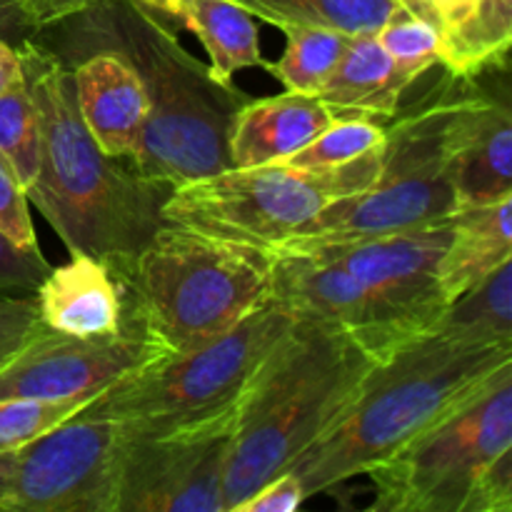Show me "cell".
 <instances>
[{
  "label": "cell",
  "instance_id": "9a60e30c",
  "mask_svg": "<svg viewBox=\"0 0 512 512\" xmlns=\"http://www.w3.org/2000/svg\"><path fill=\"white\" fill-rule=\"evenodd\" d=\"M270 295L295 320H315L348 333L370 355L368 298L348 265L320 250H273Z\"/></svg>",
  "mask_w": 512,
  "mask_h": 512
},
{
  "label": "cell",
  "instance_id": "83f0119b",
  "mask_svg": "<svg viewBox=\"0 0 512 512\" xmlns=\"http://www.w3.org/2000/svg\"><path fill=\"white\" fill-rule=\"evenodd\" d=\"M93 398H3L0 400V453H15L73 418Z\"/></svg>",
  "mask_w": 512,
  "mask_h": 512
},
{
  "label": "cell",
  "instance_id": "6da1fadb",
  "mask_svg": "<svg viewBox=\"0 0 512 512\" xmlns=\"http://www.w3.org/2000/svg\"><path fill=\"white\" fill-rule=\"evenodd\" d=\"M35 40L55 55L113 50L133 65L150 105L128 160L140 175L178 188L233 168L230 123L248 95L235 85L215 83L208 65L183 48L158 10L140 0H90L40 30Z\"/></svg>",
  "mask_w": 512,
  "mask_h": 512
},
{
  "label": "cell",
  "instance_id": "44dd1931",
  "mask_svg": "<svg viewBox=\"0 0 512 512\" xmlns=\"http://www.w3.org/2000/svg\"><path fill=\"white\" fill-rule=\"evenodd\" d=\"M512 260V198L453 215L450 240L440 258V290L448 305Z\"/></svg>",
  "mask_w": 512,
  "mask_h": 512
},
{
  "label": "cell",
  "instance_id": "d6986e66",
  "mask_svg": "<svg viewBox=\"0 0 512 512\" xmlns=\"http://www.w3.org/2000/svg\"><path fill=\"white\" fill-rule=\"evenodd\" d=\"M413 80L385 53L378 33L353 35L318 98L335 120L393 118Z\"/></svg>",
  "mask_w": 512,
  "mask_h": 512
},
{
  "label": "cell",
  "instance_id": "ffe728a7",
  "mask_svg": "<svg viewBox=\"0 0 512 512\" xmlns=\"http://www.w3.org/2000/svg\"><path fill=\"white\" fill-rule=\"evenodd\" d=\"M165 18L190 30L208 53V73L215 83L233 85L243 68H265L258 23L233 0H140Z\"/></svg>",
  "mask_w": 512,
  "mask_h": 512
},
{
  "label": "cell",
  "instance_id": "7a4b0ae2",
  "mask_svg": "<svg viewBox=\"0 0 512 512\" xmlns=\"http://www.w3.org/2000/svg\"><path fill=\"white\" fill-rule=\"evenodd\" d=\"M18 53L40 120V168L25 198L70 253L93 255L120 278L165 225L175 185L145 178L98 148L80 118L70 65L53 50L28 40Z\"/></svg>",
  "mask_w": 512,
  "mask_h": 512
},
{
  "label": "cell",
  "instance_id": "603a6c76",
  "mask_svg": "<svg viewBox=\"0 0 512 512\" xmlns=\"http://www.w3.org/2000/svg\"><path fill=\"white\" fill-rule=\"evenodd\" d=\"M253 18L275 28L288 25H318L348 35L378 33L385 23L408 13L400 0H233Z\"/></svg>",
  "mask_w": 512,
  "mask_h": 512
},
{
  "label": "cell",
  "instance_id": "7402d4cb",
  "mask_svg": "<svg viewBox=\"0 0 512 512\" xmlns=\"http://www.w3.org/2000/svg\"><path fill=\"white\" fill-rule=\"evenodd\" d=\"M512 43V0H475L440 28V63L453 80L505 68Z\"/></svg>",
  "mask_w": 512,
  "mask_h": 512
},
{
  "label": "cell",
  "instance_id": "3957f363",
  "mask_svg": "<svg viewBox=\"0 0 512 512\" xmlns=\"http://www.w3.org/2000/svg\"><path fill=\"white\" fill-rule=\"evenodd\" d=\"M505 368H512V345L470 343L440 330L420 335L373 363L348 410L288 470L305 498L358 478L463 408Z\"/></svg>",
  "mask_w": 512,
  "mask_h": 512
},
{
  "label": "cell",
  "instance_id": "277c9868",
  "mask_svg": "<svg viewBox=\"0 0 512 512\" xmlns=\"http://www.w3.org/2000/svg\"><path fill=\"white\" fill-rule=\"evenodd\" d=\"M375 360L338 328L293 320L235 405L223 512L288 470L348 410Z\"/></svg>",
  "mask_w": 512,
  "mask_h": 512
},
{
  "label": "cell",
  "instance_id": "f1b7e54d",
  "mask_svg": "<svg viewBox=\"0 0 512 512\" xmlns=\"http://www.w3.org/2000/svg\"><path fill=\"white\" fill-rule=\"evenodd\" d=\"M378 40L410 80L440 63V30L418 15L400 13L378 30Z\"/></svg>",
  "mask_w": 512,
  "mask_h": 512
},
{
  "label": "cell",
  "instance_id": "8992f818",
  "mask_svg": "<svg viewBox=\"0 0 512 512\" xmlns=\"http://www.w3.org/2000/svg\"><path fill=\"white\" fill-rule=\"evenodd\" d=\"M293 320L270 295L225 333L145 365L103 390L85 410L118 418L130 435H155L230 408Z\"/></svg>",
  "mask_w": 512,
  "mask_h": 512
},
{
  "label": "cell",
  "instance_id": "4dcf8cb0",
  "mask_svg": "<svg viewBox=\"0 0 512 512\" xmlns=\"http://www.w3.org/2000/svg\"><path fill=\"white\" fill-rule=\"evenodd\" d=\"M53 265L43 258L40 248L15 245L0 230V295H35Z\"/></svg>",
  "mask_w": 512,
  "mask_h": 512
},
{
  "label": "cell",
  "instance_id": "ba28073f",
  "mask_svg": "<svg viewBox=\"0 0 512 512\" xmlns=\"http://www.w3.org/2000/svg\"><path fill=\"white\" fill-rule=\"evenodd\" d=\"M512 448V368L473 400L370 465L375 512H465L480 475Z\"/></svg>",
  "mask_w": 512,
  "mask_h": 512
},
{
  "label": "cell",
  "instance_id": "7c38bea8",
  "mask_svg": "<svg viewBox=\"0 0 512 512\" xmlns=\"http://www.w3.org/2000/svg\"><path fill=\"white\" fill-rule=\"evenodd\" d=\"M235 405L155 435L123 430L118 512H223Z\"/></svg>",
  "mask_w": 512,
  "mask_h": 512
},
{
  "label": "cell",
  "instance_id": "4316f807",
  "mask_svg": "<svg viewBox=\"0 0 512 512\" xmlns=\"http://www.w3.org/2000/svg\"><path fill=\"white\" fill-rule=\"evenodd\" d=\"M385 140H388V130L383 125L373 123V120H333L308 145L295 150L288 158L278 160L275 165L313 173V170H325L333 168V165L348 163V160L358 158V155L368 153V150L385 145Z\"/></svg>",
  "mask_w": 512,
  "mask_h": 512
},
{
  "label": "cell",
  "instance_id": "30bf717a",
  "mask_svg": "<svg viewBox=\"0 0 512 512\" xmlns=\"http://www.w3.org/2000/svg\"><path fill=\"white\" fill-rule=\"evenodd\" d=\"M455 215V213H453ZM453 218L358 243L315 248L348 265L368 298L373 338L370 358H388L420 335L433 333L448 300L440 290V258Z\"/></svg>",
  "mask_w": 512,
  "mask_h": 512
},
{
  "label": "cell",
  "instance_id": "d6a6232c",
  "mask_svg": "<svg viewBox=\"0 0 512 512\" xmlns=\"http://www.w3.org/2000/svg\"><path fill=\"white\" fill-rule=\"evenodd\" d=\"M0 230L23 248H38L33 218H30V203L23 188L15 180L13 170L0 155Z\"/></svg>",
  "mask_w": 512,
  "mask_h": 512
},
{
  "label": "cell",
  "instance_id": "2e32d148",
  "mask_svg": "<svg viewBox=\"0 0 512 512\" xmlns=\"http://www.w3.org/2000/svg\"><path fill=\"white\" fill-rule=\"evenodd\" d=\"M75 103L85 128L110 158L128 163L148 120L143 80L123 55L113 50L88 53L70 63Z\"/></svg>",
  "mask_w": 512,
  "mask_h": 512
},
{
  "label": "cell",
  "instance_id": "8d00e7d4",
  "mask_svg": "<svg viewBox=\"0 0 512 512\" xmlns=\"http://www.w3.org/2000/svg\"><path fill=\"white\" fill-rule=\"evenodd\" d=\"M20 80H23V65H20L18 48L0 40V95L18 85Z\"/></svg>",
  "mask_w": 512,
  "mask_h": 512
},
{
  "label": "cell",
  "instance_id": "e575fe53",
  "mask_svg": "<svg viewBox=\"0 0 512 512\" xmlns=\"http://www.w3.org/2000/svg\"><path fill=\"white\" fill-rule=\"evenodd\" d=\"M305 490L293 470H283L275 478L265 480L235 512H295L305 503Z\"/></svg>",
  "mask_w": 512,
  "mask_h": 512
},
{
  "label": "cell",
  "instance_id": "5bb4252c",
  "mask_svg": "<svg viewBox=\"0 0 512 512\" xmlns=\"http://www.w3.org/2000/svg\"><path fill=\"white\" fill-rule=\"evenodd\" d=\"M445 163L458 210L512 198L508 105L480 95L453 100L445 123Z\"/></svg>",
  "mask_w": 512,
  "mask_h": 512
},
{
  "label": "cell",
  "instance_id": "5b68a950",
  "mask_svg": "<svg viewBox=\"0 0 512 512\" xmlns=\"http://www.w3.org/2000/svg\"><path fill=\"white\" fill-rule=\"evenodd\" d=\"M273 250L163 225L120 275L128 303L168 353L198 348L270 298Z\"/></svg>",
  "mask_w": 512,
  "mask_h": 512
},
{
  "label": "cell",
  "instance_id": "9c48e42d",
  "mask_svg": "<svg viewBox=\"0 0 512 512\" xmlns=\"http://www.w3.org/2000/svg\"><path fill=\"white\" fill-rule=\"evenodd\" d=\"M330 198L318 180L283 165L225 168L170 193L165 225L225 243L275 250L310 223Z\"/></svg>",
  "mask_w": 512,
  "mask_h": 512
},
{
  "label": "cell",
  "instance_id": "484cf974",
  "mask_svg": "<svg viewBox=\"0 0 512 512\" xmlns=\"http://www.w3.org/2000/svg\"><path fill=\"white\" fill-rule=\"evenodd\" d=\"M0 155L25 193L40 168V120L23 80L0 95Z\"/></svg>",
  "mask_w": 512,
  "mask_h": 512
},
{
  "label": "cell",
  "instance_id": "1f68e13d",
  "mask_svg": "<svg viewBox=\"0 0 512 512\" xmlns=\"http://www.w3.org/2000/svg\"><path fill=\"white\" fill-rule=\"evenodd\" d=\"M43 328L35 295H0V368Z\"/></svg>",
  "mask_w": 512,
  "mask_h": 512
},
{
  "label": "cell",
  "instance_id": "4fadbf2b",
  "mask_svg": "<svg viewBox=\"0 0 512 512\" xmlns=\"http://www.w3.org/2000/svg\"><path fill=\"white\" fill-rule=\"evenodd\" d=\"M170 355L145 328L125 295L123 325L98 338H73L43 328L0 368L3 398H98L118 380Z\"/></svg>",
  "mask_w": 512,
  "mask_h": 512
},
{
  "label": "cell",
  "instance_id": "ac0fdd59",
  "mask_svg": "<svg viewBox=\"0 0 512 512\" xmlns=\"http://www.w3.org/2000/svg\"><path fill=\"white\" fill-rule=\"evenodd\" d=\"M333 120L318 95L288 90L273 98H248L230 123V165L253 168L278 163L308 145Z\"/></svg>",
  "mask_w": 512,
  "mask_h": 512
},
{
  "label": "cell",
  "instance_id": "74e56055",
  "mask_svg": "<svg viewBox=\"0 0 512 512\" xmlns=\"http://www.w3.org/2000/svg\"><path fill=\"white\" fill-rule=\"evenodd\" d=\"M10 463H13V453H0V500H3L5 488H8Z\"/></svg>",
  "mask_w": 512,
  "mask_h": 512
},
{
  "label": "cell",
  "instance_id": "836d02e7",
  "mask_svg": "<svg viewBox=\"0 0 512 512\" xmlns=\"http://www.w3.org/2000/svg\"><path fill=\"white\" fill-rule=\"evenodd\" d=\"M465 512H512V448L480 475Z\"/></svg>",
  "mask_w": 512,
  "mask_h": 512
},
{
  "label": "cell",
  "instance_id": "f546056e",
  "mask_svg": "<svg viewBox=\"0 0 512 512\" xmlns=\"http://www.w3.org/2000/svg\"><path fill=\"white\" fill-rule=\"evenodd\" d=\"M90 0H0V40L20 48Z\"/></svg>",
  "mask_w": 512,
  "mask_h": 512
},
{
  "label": "cell",
  "instance_id": "cb8c5ba5",
  "mask_svg": "<svg viewBox=\"0 0 512 512\" xmlns=\"http://www.w3.org/2000/svg\"><path fill=\"white\" fill-rule=\"evenodd\" d=\"M435 330L470 343L512 345V260L455 298Z\"/></svg>",
  "mask_w": 512,
  "mask_h": 512
},
{
  "label": "cell",
  "instance_id": "8fae6325",
  "mask_svg": "<svg viewBox=\"0 0 512 512\" xmlns=\"http://www.w3.org/2000/svg\"><path fill=\"white\" fill-rule=\"evenodd\" d=\"M123 423L80 410L13 453L5 512H118Z\"/></svg>",
  "mask_w": 512,
  "mask_h": 512
},
{
  "label": "cell",
  "instance_id": "52a82bcc",
  "mask_svg": "<svg viewBox=\"0 0 512 512\" xmlns=\"http://www.w3.org/2000/svg\"><path fill=\"white\" fill-rule=\"evenodd\" d=\"M453 98L405 115L388 130L383 173L360 195L333 200L275 250H315L403 233L453 218V185L445 163V123Z\"/></svg>",
  "mask_w": 512,
  "mask_h": 512
},
{
  "label": "cell",
  "instance_id": "d4e9b609",
  "mask_svg": "<svg viewBox=\"0 0 512 512\" xmlns=\"http://www.w3.org/2000/svg\"><path fill=\"white\" fill-rule=\"evenodd\" d=\"M283 33V55L275 63L265 65V70L275 75L285 90L318 95L343 58L353 35L335 28H318V25H288Z\"/></svg>",
  "mask_w": 512,
  "mask_h": 512
},
{
  "label": "cell",
  "instance_id": "d590c367",
  "mask_svg": "<svg viewBox=\"0 0 512 512\" xmlns=\"http://www.w3.org/2000/svg\"><path fill=\"white\" fill-rule=\"evenodd\" d=\"M400 3L410 15H418L440 30L445 23L458 18L463 10H468L475 0H400Z\"/></svg>",
  "mask_w": 512,
  "mask_h": 512
},
{
  "label": "cell",
  "instance_id": "e0dca14e",
  "mask_svg": "<svg viewBox=\"0 0 512 512\" xmlns=\"http://www.w3.org/2000/svg\"><path fill=\"white\" fill-rule=\"evenodd\" d=\"M35 303L48 330L73 338H98L123 325L125 285L98 258L73 253L65 265L50 268L35 290Z\"/></svg>",
  "mask_w": 512,
  "mask_h": 512
}]
</instances>
